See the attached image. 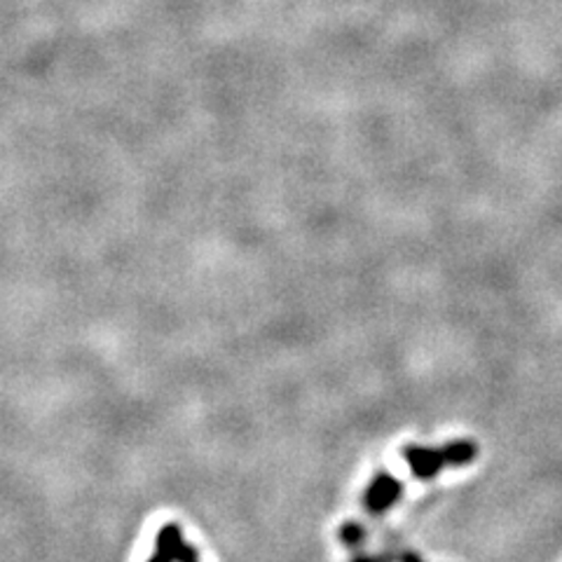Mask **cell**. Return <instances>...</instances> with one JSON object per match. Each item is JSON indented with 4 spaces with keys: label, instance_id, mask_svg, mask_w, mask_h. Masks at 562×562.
Returning a JSON list of instances; mask_svg holds the SVG:
<instances>
[{
    "label": "cell",
    "instance_id": "obj_5",
    "mask_svg": "<svg viewBox=\"0 0 562 562\" xmlns=\"http://www.w3.org/2000/svg\"><path fill=\"white\" fill-rule=\"evenodd\" d=\"M148 562H173V560L167 553H162V551H155V555L148 558Z\"/></svg>",
    "mask_w": 562,
    "mask_h": 562
},
{
    "label": "cell",
    "instance_id": "obj_3",
    "mask_svg": "<svg viewBox=\"0 0 562 562\" xmlns=\"http://www.w3.org/2000/svg\"><path fill=\"white\" fill-rule=\"evenodd\" d=\"M157 551L167 553L173 562H200L198 560V551L186 543L181 527L176 522H167L160 532H157V541H155Z\"/></svg>",
    "mask_w": 562,
    "mask_h": 562
},
{
    "label": "cell",
    "instance_id": "obj_6",
    "mask_svg": "<svg viewBox=\"0 0 562 562\" xmlns=\"http://www.w3.org/2000/svg\"><path fill=\"white\" fill-rule=\"evenodd\" d=\"M357 562H375V560H357Z\"/></svg>",
    "mask_w": 562,
    "mask_h": 562
},
{
    "label": "cell",
    "instance_id": "obj_2",
    "mask_svg": "<svg viewBox=\"0 0 562 562\" xmlns=\"http://www.w3.org/2000/svg\"><path fill=\"white\" fill-rule=\"evenodd\" d=\"M401 497V483L392 479L390 473H380V476L366 490V508L371 514H382L386 508L394 506Z\"/></svg>",
    "mask_w": 562,
    "mask_h": 562
},
{
    "label": "cell",
    "instance_id": "obj_4",
    "mask_svg": "<svg viewBox=\"0 0 562 562\" xmlns=\"http://www.w3.org/2000/svg\"><path fill=\"white\" fill-rule=\"evenodd\" d=\"M340 537H342V541L347 543V547H355V543H359L361 539H363V530L361 527H357V525H345L342 527V532H340Z\"/></svg>",
    "mask_w": 562,
    "mask_h": 562
},
{
    "label": "cell",
    "instance_id": "obj_1",
    "mask_svg": "<svg viewBox=\"0 0 562 562\" xmlns=\"http://www.w3.org/2000/svg\"><path fill=\"white\" fill-rule=\"evenodd\" d=\"M476 454H479V448L471 441H454L443 448H422V446L403 448V460L408 462L411 471L422 481L434 479L443 467H464L476 460Z\"/></svg>",
    "mask_w": 562,
    "mask_h": 562
}]
</instances>
